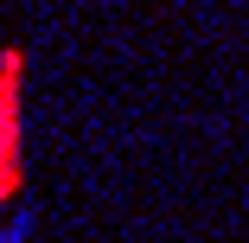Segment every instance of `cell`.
<instances>
[{"label": "cell", "mask_w": 249, "mask_h": 243, "mask_svg": "<svg viewBox=\"0 0 249 243\" xmlns=\"http://www.w3.org/2000/svg\"><path fill=\"white\" fill-rule=\"evenodd\" d=\"M19 90H26V52L19 45H7L0 52V205L19 192V134H26V115H19Z\"/></svg>", "instance_id": "1"}]
</instances>
